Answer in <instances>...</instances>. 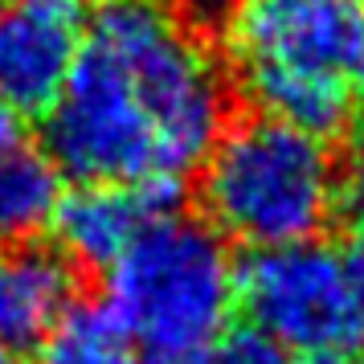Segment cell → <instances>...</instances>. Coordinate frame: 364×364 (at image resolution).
I'll return each instance as SVG.
<instances>
[{"label": "cell", "instance_id": "1", "mask_svg": "<svg viewBox=\"0 0 364 364\" xmlns=\"http://www.w3.org/2000/svg\"><path fill=\"white\" fill-rule=\"evenodd\" d=\"M46 144L82 184H181L225 127V82L164 0H99L46 111Z\"/></svg>", "mask_w": 364, "mask_h": 364}, {"label": "cell", "instance_id": "2", "mask_svg": "<svg viewBox=\"0 0 364 364\" xmlns=\"http://www.w3.org/2000/svg\"><path fill=\"white\" fill-rule=\"evenodd\" d=\"M200 205L221 237L250 250L315 242L340 209V168L323 139L258 115L205 156Z\"/></svg>", "mask_w": 364, "mask_h": 364}, {"label": "cell", "instance_id": "3", "mask_svg": "<svg viewBox=\"0 0 364 364\" xmlns=\"http://www.w3.org/2000/svg\"><path fill=\"white\" fill-rule=\"evenodd\" d=\"M237 303V270L221 233L193 217L151 221L107 270V311L148 352L200 356Z\"/></svg>", "mask_w": 364, "mask_h": 364}, {"label": "cell", "instance_id": "4", "mask_svg": "<svg viewBox=\"0 0 364 364\" xmlns=\"http://www.w3.org/2000/svg\"><path fill=\"white\" fill-rule=\"evenodd\" d=\"M237 303L246 307L250 328L279 348H360L340 250L323 242L254 250L237 270Z\"/></svg>", "mask_w": 364, "mask_h": 364}, {"label": "cell", "instance_id": "5", "mask_svg": "<svg viewBox=\"0 0 364 364\" xmlns=\"http://www.w3.org/2000/svg\"><path fill=\"white\" fill-rule=\"evenodd\" d=\"M364 46L356 0H246L230 25L242 82L250 78H348Z\"/></svg>", "mask_w": 364, "mask_h": 364}, {"label": "cell", "instance_id": "6", "mask_svg": "<svg viewBox=\"0 0 364 364\" xmlns=\"http://www.w3.org/2000/svg\"><path fill=\"white\" fill-rule=\"evenodd\" d=\"M90 9V0H0V111H50L78 62Z\"/></svg>", "mask_w": 364, "mask_h": 364}, {"label": "cell", "instance_id": "7", "mask_svg": "<svg viewBox=\"0 0 364 364\" xmlns=\"http://www.w3.org/2000/svg\"><path fill=\"white\" fill-rule=\"evenodd\" d=\"M176 200L181 184H82L66 193L53 230L74 262L111 270L151 221L176 209Z\"/></svg>", "mask_w": 364, "mask_h": 364}, {"label": "cell", "instance_id": "8", "mask_svg": "<svg viewBox=\"0 0 364 364\" xmlns=\"http://www.w3.org/2000/svg\"><path fill=\"white\" fill-rule=\"evenodd\" d=\"M70 266L37 246L0 250V348H33L74 307Z\"/></svg>", "mask_w": 364, "mask_h": 364}, {"label": "cell", "instance_id": "9", "mask_svg": "<svg viewBox=\"0 0 364 364\" xmlns=\"http://www.w3.org/2000/svg\"><path fill=\"white\" fill-rule=\"evenodd\" d=\"M66 200V172L50 151L13 144L0 151V250L33 246L53 230Z\"/></svg>", "mask_w": 364, "mask_h": 364}, {"label": "cell", "instance_id": "10", "mask_svg": "<svg viewBox=\"0 0 364 364\" xmlns=\"http://www.w3.org/2000/svg\"><path fill=\"white\" fill-rule=\"evenodd\" d=\"M33 364H135L132 336L107 311V303L70 307L37 344Z\"/></svg>", "mask_w": 364, "mask_h": 364}, {"label": "cell", "instance_id": "11", "mask_svg": "<svg viewBox=\"0 0 364 364\" xmlns=\"http://www.w3.org/2000/svg\"><path fill=\"white\" fill-rule=\"evenodd\" d=\"M205 364H287V356H282V348L270 336H262L254 328H242L233 336H225Z\"/></svg>", "mask_w": 364, "mask_h": 364}, {"label": "cell", "instance_id": "12", "mask_svg": "<svg viewBox=\"0 0 364 364\" xmlns=\"http://www.w3.org/2000/svg\"><path fill=\"white\" fill-rule=\"evenodd\" d=\"M340 266H344V282H348V303H352V319L360 331V348H364V233L352 237L340 250Z\"/></svg>", "mask_w": 364, "mask_h": 364}, {"label": "cell", "instance_id": "13", "mask_svg": "<svg viewBox=\"0 0 364 364\" xmlns=\"http://www.w3.org/2000/svg\"><path fill=\"white\" fill-rule=\"evenodd\" d=\"M340 205H344V213L360 225L364 233V151L356 156V164L348 176H340Z\"/></svg>", "mask_w": 364, "mask_h": 364}, {"label": "cell", "instance_id": "14", "mask_svg": "<svg viewBox=\"0 0 364 364\" xmlns=\"http://www.w3.org/2000/svg\"><path fill=\"white\" fill-rule=\"evenodd\" d=\"M295 364H360L356 352H344V348H311V352H299Z\"/></svg>", "mask_w": 364, "mask_h": 364}, {"label": "cell", "instance_id": "15", "mask_svg": "<svg viewBox=\"0 0 364 364\" xmlns=\"http://www.w3.org/2000/svg\"><path fill=\"white\" fill-rule=\"evenodd\" d=\"M139 364H205L200 356H188V352H148Z\"/></svg>", "mask_w": 364, "mask_h": 364}, {"label": "cell", "instance_id": "16", "mask_svg": "<svg viewBox=\"0 0 364 364\" xmlns=\"http://www.w3.org/2000/svg\"><path fill=\"white\" fill-rule=\"evenodd\" d=\"M352 78H356V95L364 99V46H360V58H356V66H352Z\"/></svg>", "mask_w": 364, "mask_h": 364}, {"label": "cell", "instance_id": "17", "mask_svg": "<svg viewBox=\"0 0 364 364\" xmlns=\"http://www.w3.org/2000/svg\"><path fill=\"white\" fill-rule=\"evenodd\" d=\"M0 364H21L17 352H9V348H0Z\"/></svg>", "mask_w": 364, "mask_h": 364}]
</instances>
